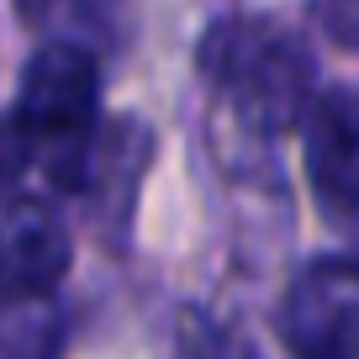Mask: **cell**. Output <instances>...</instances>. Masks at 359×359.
I'll return each mask as SVG.
<instances>
[{
    "label": "cell",
    "instance_id": "1",
    "mask_svg": "<svg viewBox=\"0 0 359 359\" xmlns=\"http://www.w3.org/2000/svg\"><path fill=\"white\" fill-rule=\"evenodd\" d=\"M196 69L243 133L275 137L306 127L317 106V58L280 16L227 11L196 37Z\"/></svg>",
    "mask_w": 359,
    "mask_h": 359
},
{
    "label": "cell",
    "instance_id": "2",
    "mask_svg": "<svg viewBox=\"0 0 359 359\" xmlns=\"http://www.w3.org/2000/svg\"><path fill=\"white\" fill-rule=\"evenodd\" d=\"M11 116L32 137L37 164L64 196H79L101 137V58L79 37H48L27 53Z\"/></svg>",
    "mask_w": 359,
    "mask_h": 359
},
{
    "label": "cell",
    "instance_id": "3",
    "mask_svg": "<svg viewBox=\"0 0 359 359\" xmlns=\"http://www.w3.org/2000/svg\"><path fill=\"white\" fill-rule=\"evenodd\" d=\"M275 327L291 359H359V259H306L275 306Z\"/></svg>",
    "mask_w": 359,
    "mask_h": 359
},
{
    "label": "cell",
    "instance_id": "4",
    "mask_svg": "<svg viewBox=\"0 0 359 359\" xmlns=\"http://www.w3.org/2000/svg\"><path fill=\"white\" fill-rule=\"evenodd\" d=\"M74 264L69 222L43 196L0 201V306H43Z\"/></svg>",
    "mask_w": 359,
    "mask_h": 359
},
{
    "label": "cell",
    "instance_id": "5",
    "mask_svg": "<svg viewBox=\"0 0 359 359\" xmlns=\"http://www.w3.org/2000/svg\"><path fill=\"white\" fill-rule=\"evenodd\" d=\"M306 180L327 222L359 238V90L333 85L317 95L306 116Z\"/></svg>",
    "mask_w": 359,
    "mask_h": 359
},
{
    "label": "cell",
    "instance_id": "6",
    "mask_svg": "<svg viewBox=\"0 0 359 359\" xmlns=\"http://www.w3.org/2000/svg\"><path fill=\"white\" fill-rule=\"evenodd\" d=\"M154 148L158 143H154L143 116H111L101 127V137H95L79 201L90 206L106 243H127V233H133V206H137V191L148 180V164H154Z\"/></svg>",
    "mask_w": 359,
    "mask_h": 359
},
{
    "label": "cell",
    "instance_id": "7",
    "mask_svg": "<svg viewBox=\"0 0 359 359\" xmlns=\"http://www.w3.org/2000/svg\"><path fill=\"white\" fill-rule=\"evenodd\" d=\"M64 317L53 302L43 306H0V359H58Z\"/></svg>",
    "mask_w": 359,
    "mask_h": 359
},
{
    "label": "cell",
    "instance_id": "8",
    "mask_svg": "<svg viewBox=\"0 0 359 359\" xmlns=\"http://www.w3.org/2000/svg\"><path fill=\"white\" fill-rule=\"evenodd\" d=\"M180 359H254V348L233 327H222L212 312L191 306L180 317Z\"/></svg>",
    "mask_w": 359,
    "mask_h": 359
},
{
    "label": "cell",
    "instance_id": "9",
    "mask_svg": "<svg viewBox=\"0 0 359 359\" xmlns=\"http://www.w3.org/2000/svg\"><path fill=\"white\" fill-rule=\"evenodd\" d=\"M32 164H37V148H32V137L22 133V122L11 116V106H6V111H0V201L22 196V180H27Z\"/></svg>",
    "mask_w": 359,
    "mask_h": 359
}]
</instances>
